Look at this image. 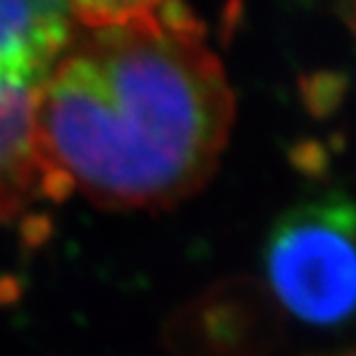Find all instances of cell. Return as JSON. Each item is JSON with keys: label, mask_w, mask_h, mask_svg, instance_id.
Wrapping results in <instances>:
<instances>
[{"label": "cell", "mask_w": 356, "mask_h": 356, "mask_svg": "<svg viewBox=\"0 0 356 356\" xmlns=\"http://www.w3.org/2000/svg\"><path fill=\"white\" fill-rule=\"evenodd\" d=\"M72 17L35 118L44 197L137 211L195 195L236 113L202 21L178 3H72Z\"/></svg>", "instance_id": "1"}, {"label": "cell", "mask_w": 356, "mask_h": 356, "mask_svg": "<svg viewBox=\"0 0 356 356\" xmlns=\"http://www.w3.org/2000/svg\"><path fill=\"white\" fill-rule=\"evenodd\" d=\"M72 24V3H0V222L44 195L35 118Z\"/></svg>", "instance_id": "2"}, {"label": "cell", "mask_w": 356, "mask_h": 356, "mask_svg": "<svg viewBox=\"0 0 356 356\" xmlns=\"http://www.w3.org/2000/svg\"><path fill=\"white\" fill-rule=\"evenodd\" d=\"M264 270L289 315L322 329L345 324L356 284L350 195L329 190L284 211L266 236Z\"/></svg>", "instance_id": "3"}, {"label": "cell", "mask_w": 356, "mask_h": 356, "mask_svg": "<svg viewBox=\"0 0 356 356\" xmlns=\"http://www.w3.org/2000/svg\"><path fill=\"white\" fill-rule=\"evenodd\" d=\"M345 356H352V354H345Z\"/></svg>", "instance_id": "4"}]
</instances>
